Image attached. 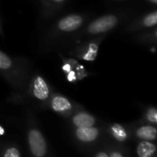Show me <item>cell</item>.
Returning <instances> with one entry per match:
<instances>
[{
  "mask_svg": "<svg viewBox=\"0 0 157 157\" xmlns=\"http://www.w3.org/2000/svg\"><path fill=\"white\" fill-rule=\"evenodd\" d=\"M124 14L109 13L102 15L90 21L82 29L76 39H94L98 37H106L108 33L115 29L125 18Z\"/></svg>",
  "mask_w": 157,
  "mask_h": 157,
  "instance_id": "6da1fadb",
  "label": "cell"
},
{
  "mask_svg": "<svg viewBox=\"0 0 157 157\" xmlns=\"http://www.w3.org/2000/svg\"><path fill=\"white\" fill-rule=\"evenodd\" d=\"M86 17L83 14L74 13L58 19L49 29L48 37L55 40L61 37H66L78 31L86 24Z\"/></svg>",
  "mask_w": 157,
  "mask_h": 157,
  "instance_id": "7a4b0ae2",
  "label": "cell"
},
{
  "mask_svg": "<svg viewBox=\"0 0 157 157\" xmlns=\"http://www.w3.org/2000/svg\"><path fill=\"white\" fill-rule=\"evenodd\" d=\"M104 38L105 37H98L86 40L83 43H80L79 45L75 46L73 50H71L68 52L80 60L93 62L96 60L98 56L100 43Z\"/></svg>",
  "mask_w": 157,
  "mask_h": 157,
  "instance_id": "3957f363",
  "label": "cell"
},
{
  "mask_svg": "<svg viewBox=\"0 0 157 157\" xmlns=\"http://www.w3.org/2000/svg\"><path fill=\"white\" fill-rule=\"evenodd\" d=\"M157 24V11L153 10L132 22L128 28L127 31H138L144 29H152L156 27Z\"/></svg>",
  "mask_w": 157,
  "mask_h": 157,
  "instance_id": "277c9868",
  "label": "cell"
},
{
  "mask_svg": "<svg viewBox=\"0 0 157 157\" xmlns=\"http://www.w3.org/2000/svg\"><path fill=\"white\" fill-rule=\"evenodd\" d=\"M29 144L30 150L34 156L42 157L46 154V143L42 134L37 131L32 130L29 133Z\"/></svg>",
  "mask_w": 157,
  "mask_h": 157,
  "instance_id": "5b68a950",
  "label": "cell"
},
{
  "mask_svg": "<svg viewBox=\"0 0 157 157\" xmlns=\"http://www.w3.org/2000/svg\"><path fill=\"white\" fill-rule=\"evenodd\" d=\"M32 93L34 97L40 100H45L49 97V86L40 75H36L32 83Z\"/></svg>",
  "mask_w": 157,
  "mask_h": 157,
  "instance_id": "8992f818",
  "label": "cell"
},
{
  "mask_svg": "<svg viewBox=\"0 0 157 157\" xmlns=\"http://www.w3.org/2000/svg\"><path fill=\"white\" fill-rule=\"evenodd\" d=\"M98 135V131L96 128H79L76 131V136L79 140L83 142H93L97 139Z\"/></svg>",
  "mask_w": 157,
  "mask_h": 157,
  "instance_id": "52a82bcc",
  "label": "cell"
},
{
  "mask_svg": "<svg viewBox=\"0 0 157 157\" xmlns=\"http://www.w3.org/2000/svg\"><path fill=\"white\" fill-rule=\"evenodd\" d=\"M74 123L78 128H89L95 124V119L86 113H79L74 118Z\"/></svg>",
  "mask_w": 157,
  "mask_h": 157,
  "instance_id": "ba28073f",
  "label": "cell"
},
{
  "mask_svg": "<svg viewBox=\"0 0 157 157\" xmlns=\"http://www.w3.org/2000/svg\"><path fill=\"white\" fill-rule=\"evenodd\" d=\"M52 107L53 110L58 111V112H63L65 110H68L71 109V103L67 98L62 96H57L53 98L52 101Z\"/></svg>",
  "mask_w": 157,
  "mask_h": 157,
  "instance_id": "9c48e42d",
  "label": "cell"
},
{
  "mask_svg": "<svg viewBox=\"0 0 157 157\" xmlns=\"http://www.w3.org/2000/svg\"><path fill=\"white\" fill-rule=\"evenodd\" d=\"M155 146L149 142H143L137 148V154L139 157H152L155 153Z\"/></svg>",
  "mask_w": 157,
  "mask_h": 157,
  "instance_id": "30bf717a",
  "label": "cell"
},
{
  "mask_svg": "<svg viewBox=\"0 0 157 157\" xmlns=\"http://www.w3.org/2000/svg\"><path fill=\"white\" fill-rule=\"evenodd\" d=\"M156 134V129L151 126H144L137 131V136L144 140H155Z\"/></svg>",
  "mask_w": 157,
  "mask_h": 157,
  "instance_id": "8fae6325",
  "label": "cell"
},
{
  "mask_svg": "<svg viewBox=\"0 0 157 157\" xmlns=\"http://www.w3.org/2000/svg\"><path fill=\"white\" fill-rule=\"evenodd\" d=\"M111 131H112L113 136L119 142H123L127 139V132L121 125H120V124L113 125L111 128Z\"/></svg>",
  "mask_w": 157,
  "mask_h": 157,
  "instance_id": "7c38bea8",
  "label": "cell"
},
{
  "mask_svg": "<svg viewBox=\"0 0 157 157\" xmlns=\"http://www.w3.org/2000/svg\"><path fill=\"white\" fill-rule=\"evenodd\" d=\"M138 40L140 41H143V42H147V43H151L152 41L154 43H155L156 41V29L154 28L152 29V30L150 31H146V32H144L143 34L137 36Z\"/></svg>",
  "mask_w": 157,
  "mask_h": 157,
  "instance_id": "4fadbf2b",
  "label": "cell"
},
{
  "mask_svg": "<svg viewBox=\"0 0 157 157\" xmlns=\"http://www.w3.org/2000/svg\"><path fill=\"white\" fill-rule=\"evenodd\" d=\"M66 0H43V4L48 8H55L61 6Z\"/></svg>",
  "mask_w": 157,
  "mask_h": 157,
  "instance_id": "5bb4252c",
  "label": "cell"
},
{
  "mask_svg": "<svg viewBox=\"0 0 157 157\" xmlns=\"http://www.w3.org/2000/svg\"><path fill=\"white\" fill-rule=\"evenodd\" d=\"M147 119L150 121L154 122V123L157 122V111L155 109L153 108V109H150L148 110V112H147Z\"/></svg>",
  "mask_w": 157,
  "mask_h": 157,
  "instance_id": "9a60e30c",
  "label": "cell"
},
{
  "mask_svg": "<svg viewBox=\"0 0 157 157\" xmlns=\"http://www.w3.org/2000/svg\"><path fill=\"white\" fill-rule=\"evenodd\" d=\"M4 157H20V155H19V152L17 151V149L10 148L6 152Z\"/></svg>",
  "mask_w": 157,
  "mask_h": 157,
  "instance_id": "2e32d148",
  "label": "cell"
},
{
  "mask_svg": "<svg viewBox=\"0 0 157 157\" xmlns=\"http://www.w3.org/2000/svg\"><path fill=\"white\" fill-rule=\"evenodd\" d=\"M0 35L3 37L4 36V30H3V26H2V22H1V19H0Z\"/></svg>",
  "mask_w": 157,
  "mask_h": 157,
  "instance_id": "e0dca14e",
  "label": "cell"
},
{
  "mask_svg": "<svg viewBox=\"0 0 157 157\" xmlns=\"http://www.w3.org/2000/svg\"><path fill=\"white\" fill-rule=\"evenodd\" d=\"M110 157H123V156H122L121 154H119V153H113Z\"/></svg>",
  "mask_w": 157,
  "mask_h": 157,
  "instance_id": "ac0fdd59",
  "label": "cell"
},
{
  "mask_svg": "<svg viewBox=\"0 0 157 157\" xmlns=\"http://www.w3.org/2000/svg\"><path fill=\"white\" fill-rule=\"evenodd\" d=\"M97 157H109L108 156V155L107 154H105V153H100V154H98Z\"/></svg>",
  "mask_w": 157,
  "mask_h": 157,
  "instance_id": "d6986e66",
  "label": "cell"
},
{
  "mask_svg": "<svg viewBox=\"0 0 157 157\" xmlns=\"http://www.w3.org/2000/svg\"><path fill=\"white\" fill-rule=\"evenodd\" d=\"M150 4H153V5H156L157 0H147Z\"/></svg>",
  "mask_w": 157,
  "mask_h": 157,
  "instance_id": "ffe728a7",
  "label": "cell"
},
{
  "mask_svg": "<svg viewBox=\"0 0 157 157\" xmlns=\"http://www.w3.org/2000/svg\"><path fill=\"white\" fill-rule=\"evenodd\" d=\"M4 132H5V131H4V129H3L2 127H0V135H2V134H4Z\"/></svg>",
  "mask_w": 157,
  "mask_h": 157,
  "instance_id": "44dd1931",
  "label": "cell"
},
{
  "mask_svg": "<svg viewBox=\"0 0 157 157\" xmlns=\"http://www.w3.org/2000/svg\"><path fill=\"white\" fill-rule=\"evenodd\" d=\"M115 1H124V0H115Z\"/></svg>",
  "mask_w": 157,
  "mask_h": 157,
  "instance_id": "7402d4cb",
  "label": "cell"
}]
</instances>
